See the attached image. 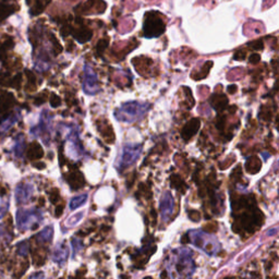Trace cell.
Listing matches in <instances>:
<instances>
[{"label":"cell","instance_id":"17","mask_svg":"<svg viewBox=\"0 0 279 279\" xmlns=\"http://www.w3.org/2000/svg\"><path fill=\"white\" fill-rule=\"evenodd\" d=\"M170 182H171V188H174L176 190H180L181 193H184L185 190L188 189V187L184 183L183 179L178 175L171 176L170 177Z\"/></svg>","mask_w":279,"mask_h":279},{"label":"cell","instance_id":"3","mask_svg":"<svg viewBox=\"0 0 279 279\" xmlns=\"http://www.w3.org/2000/svg\"><path fill=\"white\" fill-rule=\"evenodd\" d=\"M16 221L19 230H34L36 228H39L40 222L43 221V215H41V213L39 209L21 208L17 212Z\"/></svg>","mask_w":279,"mask_h":279},{"label":"cell","instance_id":"19","mask_svg":"<svg viewBox=\"0 0 279 279\" xmlns=\"http://www.w3.org/2000/svg\"><path fill=\"white\" fill-rule=\"evenodd\" d=\"M87 194H80L78 197H74L71 201H70V209H77L79 207H81L84 205L87 201Z\"/></svg>","mask_w":279,"mask_h":279},{"label":"cell","instance_id":"31","mask_svg":"<svg viewBox=\"0 0 279 279\" xmlns=\"http://www.w3.org/2000/svg\"><path fill=\"white\" fill-rule=\"evenodd\" d=\"M228 92L230 93V94H234L235 92H237V86L236 85H230L228 87Z\"/></svg>","mask_w":279,"mask_h":279},{"label":"cell","instance_id":"35","mask_svg":"<svg viewBox=\"0 0 279 279\" xmlns=\"http://www.w3.org/2000/svg\"><path fill=\"white\" fill-rule=\"evenodd\" d=\"M160 277H161V278H164V277H168V274H167V272L165 271L164 273H162V274H161V275H160Z\"/></svg>","mask_w":279,"mask_h":279},{"label":"cell","instance_id":"2","mask_svg":"<svg viewBox=\"0 0 279 279\" xmlns=\"http://www.w3.org/2000/svg\"><path fill=\"white\" fill-rule=\"evenodd\" d=\"M151 105L148 103H141V101H128L119 107L115 111V117L119 121L132 123L142 120L146 115Z\"/></svg>","mask_w":279,"mask_h":279},{"label":"cell","instance_id":"10","mask_svg":"<svg viewBox=\"0 0 279 279\" xmlns=\"http://www.w3.org/2000/svg\"><path fill=\"white\" fill-rule=\"evenodd\" d=\"M199 127H201V122H199V118H193L192 120L184 125L182 131H181V137L185 142H188L190 139L194 137L198 133Z\"/></svg>","mask_w":279,"mask_h":279},{"label":"cell","instance_id":"33","mask_svg":"<svg viewBox=\"0 0 279 279\" xmlns=\"http://www.w3.org/2000/svg\"><path fill=\"white\" fill-rule=\"evenodd\" d=\"M3 235H4V231H3V228H2V226H0V239L2 238L3 237Z\"/></svg>","mask_w":279,"mask_h":279},{"label":"cell","instance_id":"11","mask_svg":"<svg viewBox=\"0 0 279 279\" xmlns=\"http://www.w3.org/2000/svg\"><path fill=\"white\" fill-rule=\"evenodd\" d=\"M68 259V249L67 246L64 245L63 243H60L57 246H56V249L54 251V254H53V259L54 262H56L59 265H63L66 263Z\"/></svg>","mask_w":279,"mask_h":279},{"label":"cell","instance_id":"9","mask_svg":"<svg viewBox=\"0 0 279 279\" xmlns=\"http://www.w3.org/2000/svg\"><path fill=\"white\" fill-rule=\"evenodd\" d=\"M33 185L30 183H20L16 188L15 199L18 204L26 203L33 194Z\"/></svg>","mask_w":279,"mask_h":279},{"label":"cell","instance_id":"34","mask_svg":"<svg viewBox=\"0 0 279 279\" xmlns=\"http://www.w3.org/2000/svg\"><path fill=\"white\" fill-rule=\"evenodd\" d=\"M273 234H277V228H275V229H274V230L267 231V235H273Z\"/></svg>","mask_w":279,"mask_h":279},{"label":"cell","instance_id":"26","mask_svg":"<svg viewBox=\"0 0 279 279\" xmlns=\"http://www.w3.org/2000/svg\"><path fill=\"white\" fill-rule=\"evenodd\" d=\"M259 59H261V57H259V55L254 54V55H252L250 57V62L251 63H258L259 61Z\"/></svg>","mask_w":279,"mask_h":279},{"label":"cell","instance_id":"30","mask_svg":"<svg viewBox=\"0 0 279 279\" xmlns=\"http://www.w3.org/2000/svg\"><path fill=\"white\" fill-rule=\"evenodd\" d=\"M190 241V238H189V236L188 235H185V236H183L182 238H181V243H183V244H185V243H188Z\"/></svg>","mask_w":279,"mask_h":279},{"label":"cell","instance_id":"6","mask_svg":"<svg viewBox=\"0 0 279 279\" xmlns=\"http://www.w3.org/2000/svg\"><path fill=\"white\" fill-rule=\"evenodd\" d=\"M165 31V24L159 18H157L154 13H150L146 16L145 23H144V36L156 37L159 36Z\"/></svg>","mask_w":279,"mask_h":279},{"label":"cell","instance_id":"21","mask_svg":"<svg viewBox=\"0 0 279 279\" xmlns=\"http://www.w3.org/2000/svg\"><path fill=\"white\" fill-rule=\"evenodd\" d=\"M91 36H92V33L91 32H87V31H83V32H80L79 34L74 35V37H76V39L80 41V43H85L86 40H90Z\"/></svg>","mask_w":279,"mask_h":279},{"label":"cell","instance_id":"32","mask_svg":"<svg viewBox=\"0 0 279 279\" xmlns=\"http://www.w3.org/2000/svg\"><path fill=\"white\" fill-rule=\"evenodd\" d=\"M43 277H44V274H41V273L33 274V275L30 276V278H43Z\"/></svg>","mask_w":279,"mask_h":279},{"label":"cell","instance_id":"27","mask_svg":"<svg viewBox=\"0 0 279 279\" xmlns=\"http://www.w3.org/2000/svg\"><path fill=\"white\" fill-rule=\"evenodd\" d=\"M224 122H225V117L222 116V117H220L217 120V124H216L217 128L219 130H222V128H224Z\"/></svg>","mask_w":279,"mask_h":279},{"label":"cell","instance_id":"13","mask_svg":"<svg viewBox=\"0 0 279 279\" xmlns=\"http://www.w3.org/2000/svg\"><path fill=\"white\" fill-rule=\"evenodd\" d=\"M228 104V99L225 95H213L211 99V105L214 109H216L217 111H222L226 109Z\"/></svg>","mask_w":279,"mask_h":279},{"label":"cell","instance_id":"12","mask_svg":"<svg viewBox=\"0 0 279 279\" xmlns=\"http://www.w3.org/2000/svg\"><path fill=\"white\" fill-rule=\"evenodd\" d=\"M68 181H69L70 187H71L73 190H79L85 185L84 177H83L81 173H79V171H76L74 174H70Z\"/></svg>","mask_w":279,"mask_h":279},{"label":"cell","instance_id":"24","mask_svg":"<svg viewBox=\"0 0 279 279\" xmlns=\"http://www.w3.org/2000/svg\"><path fill=\"white\" fill-rule=\"evenodd\" d=\"M50 104H52L53 107H58L61 104V100H60L57 95H53L52 99H50Z\"/></svg>","mask_w":279,"mask_h":279},{"label":"cell","instance_id":"23","mask_svg":"<svg viewBox=\"0 0 279 279\" xmlns=\"http://www.w3.org/2000/svg\"><path fill=\"white\" fill-rule=\"evenodd\" d=\"M81 241H79L77 239H73L72 240V248H73V254H76L78 252V250L79 249H81L82 248V245H81Z\"/></svg>","mask_w":279,"mask_h":279},{"label":"cell","instance_id":"7","mask_svg":"<svg viewBox=\"0 0 279 279\" xmlns=\"http://www.w3.org/2000/svg\"><path fill=\"white\" fill-rule=\"evenodd\" d=\"M83 91L88 95H95L96 93L100 92V84L99 79H97L96 73L92 69L90 64L84 66V77H83Z\"/></svg>","mask_w":279,"mask_h":279},{"label":"cell","instance_id":"29","mask_svg":"<svg viewBox=\"0 0 279 279\" xmlns=\"http://www.w3.org/2000/svg\"><path fill=\"white\" fill-rule=\"evenodd\" d=\"M63 213V206L60 205L57 207V211H56V216H60Z\"/></svg>","mask_w":279,"mask_h":279},{"label":"cell","instance_id":"25","mask_svg":"<svg viewBox=\"0 0 279 279\" xmlns=\"http://www.w3.org/2000/svg\"><path fill=\"white\" fill-rule=\"evenodd\" d=\"M107 44H108V41H105V40H100L99 45H97V52H99L100 54L103 52V50L107 47Z\"/></svg>","mask_w":279,"mask_h":279},{"label":"cell","instance_id":"8","mask_svg":"<svg viewBox=\"0 0 279 279\" xmlns=\"http://www.w3.org/2000/svg\"><path fill=\"white\" fill-rule=\"evenodd\" d=\"M174 208H175V199L173 198V195H171L170 192H165L162 194L159 204L162 220H167L171 215H173Z\"/></svg>","mask_w":279,"mask_h":279},{"label":"cell","instance_id":"1","mask_svg":"<svg viewBox=\"0 0 279 279\" xmlns=\"http://www.w3.org/2000/svg\"><path fill=\"white\" fill-rule=\"evenodd\" d=\"M168 268L171 269V273L168 275L169 277H191L195 271L191 251L187 248L175 250L168 264Z\"/></svg>","mask_w":279,"mask_h":279},{"label":"cell","instance_id":"5","mask_svg":"<svg viewBox=\"0 0 279 279\" xmlns=\"http://www.w3.org/2000/svg\"><path fill=\"white\" fill-rule=\"evenodd\" d=\"M141 152H142L141 144H125L122 147L121 154H120L118 158L117 164H116L118 171L121 173V171L133 165L134 162L138 160Z\"/></svg>","mask_w":279,"mask_h":279},{"label":"cell","instance_id":"20","mask_svg":"<svg viewBox=\"0 0 279 279\" xmlns=\"http://www.w3.org/2000/svg\"><path fill=\"white\" fill-rule=\"evenodd\" d=\"M84 217V212H80V213H77L72 215L71 217H69L67 221H66V226L68 228H73L76 227L79 222L82 220V218Z\"/></svg>","mask_w":279,"mask_h":279},{"label":"cell","instance_id":"22","mask_svg":"<svg viewBox=\"0 0 279 279\" xmlns=\"http://www.w3.org/2000/svg\"><path fill=\"white\" fill-rule=\"evenodd\" d=\"M18 252L20 255H23V257H25V255L27 254V252H29V245H27L26 242H21V243H19L18 245Z\"/></svg>","mask_w":279,"mask_h":279},{"label":"cell","instance_id":"15","mask_svg":"<svg viewBox=\"0 0 279 279\" xmlns=\"http://www.w3.org/2000/svg\"><path fill=\"white\" fill-rule=\"evenodd\" d=\"M24 150H25L24 137H23L22 134H19L16 138V143L15 146H13V153H15L16 157L21 158L23 156V153H24Z\"/></svg>","mask_w":279,"mask_h":279},{"label":"cell","instance_id":"14","mask_svg":"<svg viewBox=\"0 0 279 279\" xmlns=\"http://www.w3.org/2000/svg\"><path fill=\"white\" fill-rule=\"evenodd\" d=\"M19 120V115H10L0 121V134L8 132Z\"/></svg>","mask_w":279,"mask_h":279},{"label":"cell","instance_id":"16","mask_svg":"<svg viewBox=\"0 0 279 279\" xmlns=\"http://www.w3.org/2000/svg\"><path fill=\"white\" fill-rule=\"evenodd\" d=\"M53 236H54V228L53 226H48L37 235V240L43 243L50 242V241L53 240Z\"/></svg>","mask_w":279,"mask_h":279},{"label":"cell","instance_id":"18","mask_svg":"<svg viewBox=\"0 0 279 279\" xmlns=\"http://www.w3.org/2000/svg\"><path fill=\"white\" fill-rule=\"evenodd\" d=\"M255 166L259 167V168H261L262 162H261V160H259L257 156H252V157H250L248 160H246L245 169H246V171H248V173H250V174H257V170H255V168H254Z\"/></svg>","mask_w":279,"mask_h":279},{"label":"cell","instance_id":"4","mask_svg":"<svg viewBox=\"0 0 279 279\" xmlns=\"http://www.w3.org/2000/svg\"><path fill=\"white\" fill-rule=\"evenodd\" d=\"M190 235H191L189 236L190 241H192V243L197 248L203 250L208 255H214L219 249V242L212 235H208L201 230L191 231Z\"/></svg>","mask_w":279,"mask_h":279},{"label":"cell","instance_id":"28","mask_svg":"<svg viewBox=\"0 0 279 279\" xmlns=\"http://www.w3.org/2000/svg\"><path fill=\"white\" fill-rule=\"evenodd\" d=\"M7 208H8V206H0V219H1V218L6 215Z\"/></svg>","mask_w":279,"mask_h":279}]
</instances>
